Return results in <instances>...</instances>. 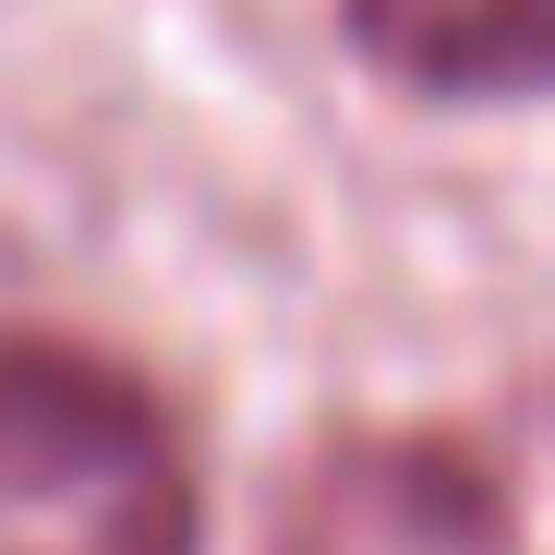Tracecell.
<instances>
[{
	"mask_svg": "<svg viewBox=\"0 0 555 555\" xmlns=\"http://www.w3.org/2000/svg\"><path fill=\"white\" fill-rule=\"evenodd\" d=\"M266 555H519V507L483 447L423 423H350L291 459Z\"/></svg>",
	"mask_w": 555,
	"mask_h": 555,
	"instance_id": "2",
	"label": "cell"
},
{
	"mask_svg": "<svg viewBox=\"0 0 555 555\" xmlns=\"http://www.w3.org/2000/svg\"><path fill=\"white\" fill-rule=\"evenodd\" d=\"M362 73L447 109L555 98V0H338Z\"/></svg>",
	"mask_w": 555,
	"mask_h": 555,
	"instance_id": "3",
	"label": "cell"
},
{
	"mask_svg": "<svg viewBox=\"0 0 555 555\" xmlns=\"http://www.w3.org/2000/svg\"><path fill=\"white\" fill-rule=\"evenodd\" d=\"M0 555H206L194 447L133 362L0 326Z\"/></svg>",
	"mask_w": 555,
	"mask_h": 555,
	"instance_id": "1",
	"label": "cell"
}]
</instances>
